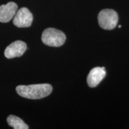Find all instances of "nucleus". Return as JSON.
I'll return each mask as SVG.
<instances>
[{
  "mask_svg": "<svg viewBox=\"0 0 129 129\" xmlns=\"http://www.w3.org/2000/svg\"><path fill=\"white\" fill-rule=\"evenodd\" d=\"M19 96L29 99H40L48 96L53 90L49 84H38L29 85H20L16 88Z\"/></svg>",
  "mask_w": 129,
  "mask_h": 129,
  "instance_id": "obj_1",
  "label": "nucleus"
},
{
  "mask_svg": "<svg viewBox=\"0 0 129 129\" xmlns=\"http://www.w3.org/2000/svg\"><path fill=\"white\" fill-rule=\"evenodd\" d=\"M41 40L47 46L51 47H60L66 41L64 34L60 30L50 28L45 29L42 34Z\"/></svg>",
  "mask_w": 129,
  "mask_h": 129,
  "instance_id": "obj_2",
  "label": "nucleus"
},
{
  "mask_svg": "<svg viewBox=\"0 0 129 129\" xmlns=\"http://www.w3.org/2000/svg\"><path fill=\"white\" fill-rule=\"evenodd\" d=\"M118 21L117 13L112 9H104L98 15V22L102 28L106 30L114 29Z\"/></svg>",
  "mask_w": 129,
  "mask_h": 129,
  "instance_id": "obj_3",
  "label": "nucleus"
},
{
  "mask_svg": "<svg viewBox=\"0 0 129 129\" xmlns=\"http://www.w3.org/2000/svg\"><path fill=\"white\" fill-rule=\"evenodd\" d=\"M33 15L26 7H22L17 11L13 19V24L18 28H27L32 25Z\"/></svg>",
  "mask_w": 129,
  "mask_h": 129,
  "instance_id": "obj_4",
  "label": "nucleus"
},
{
  "mask_svg": "<svg viewBox=\"0 0 129 129\" xmlns=\"http://www.w3.org/2000/svg\"><path fill=\"white\" fill-rule=\"evenodd\" d=\"M26 48L27 46L25 43L17 40L6 47L4 51V55L7 59L20 57L25 52Z\"/></svg>",
  "mask_w": 129,
  "mask_h": 129,
  "instance_id": "obj_5",
  "label": "nucleus"
},
{
  "mask_svg": "<svg viewBox=\"0 0 129 129\" xmlns=\"http://www.w3.org/2000/svg\"><path fill=\"white\" fill-rule=\"evenodd\" d=\"M17 11V5L14 2L0 6V22L7 23L13 18Z\"/></svg>",
  "mask_w": 129,
  "mask_h": 129,
  "instance_id": "obj_6",
  "label": "nucleus"
},
{
  "mask_svg": "<svg viewBox=\"0 0 129 129\" xmlns=\"http://www.w3.org/2000/svg\"><path fill=\"white\" fill-rule=\"evenodd\" d=\"M106 71L104 67H96L90 71L87 78V82L90 87H95L106 76Z\"/></svg>",
  "mask_w": 129,
  "mask_h": 129,
  "instance_id": "obj_7",
  "label": "nucleus"
},
{
  "mask_svg": "<svg viewBox=\"0 0 129 129\" xmlns=\"http://www.w3.org/2000/svg\"><path fill=\"white\" fill-rule=\"evenodd\" d=\"M8 124L14 129H28L29 126L22 119L15 115H11L7 118Z\"/></svg>",
  "mask_w": 129,
  "mask_h": 129,
  "instance_id": "obj_8",
  "label": "nucleus"
},
{
  "mask_svg": "<svg viewBox=\"0 0 129 129\" xmlns=\"http://www.w3.org/2000/svg\"><path fill=\"white\" fill-rule=\"evenodd\" d=\"M121 25H120V26H118V28H121Z\"/></svg>",
  "mask_w": 129,
  "mask_h": 129,
  "instance_id": "obj_9",
  "label": "nucleus"
}]
</instances>
